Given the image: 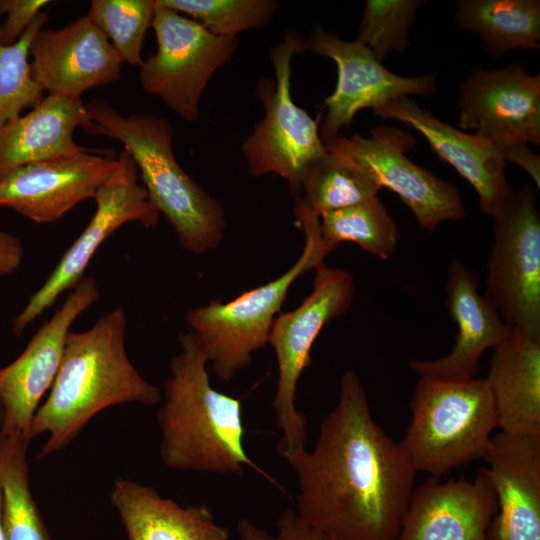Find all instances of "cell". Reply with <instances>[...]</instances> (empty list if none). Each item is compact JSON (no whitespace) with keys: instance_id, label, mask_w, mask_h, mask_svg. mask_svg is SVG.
Here are the masks:
<instances>
[{"instance_id":"1","label":"cell","mask_w":540,"mask_h":540,"mask_svg":"<svg viewBox=\"0 0 540 540\" xmlns=\"http://www.w3.org/2000/svg\"><path fill=\"white\" fill-rule=\"evenodd\" d=\"M297 475L296 512L329 540H396L417 471L373 419L358 375L345 371L316 444L286 460Z\"/></svg>"},{"instance_id":"2","label":"cell","mask_w":540,"mask_h":540,"mask_svg":"<svg viewBox=\"0 0 540 540\" xmlns=\"http://www.w3.org/2000/svg\"><path fill=\"white\" fill-rule=\"evenodd\" d=\"M126 329V312L119 307L87 330L69 331L56 378L30 428V440L47 435L38 458L63 450L104 409L161 402V390L128 357Z\"/></svg>"},{"instance_id":"3","label":"cell","mask_w":540,"mask_h":540,"mask_svg":"<svg viewBox=\"0 0 540 540\" xmlns=\"http://www.w3.org/2000/svg\"><path fill=\"white\" fill-rule=\"evenodd\" d=\"M179 344L158 411L163 464L178 471L219 475H240L249 466L269 478L245 451L240 399L212 386L207 360L190 330L179 334Z\"/></svg>"},{"instance_id":"4","label":"cell","mask_w":540,"mask_h":540,"mask_svg":"<svg viewBox=\"0 0 540 540\" xmlns=\"http://www.w3.org/2000/svg\"><path fill=\"white\" fill-rule=\"evenodd\" d=\"M92 122L88 133L124 145L134 160L151 202L174 230L186 251L200 255L223 239L225 212L178 163L173 152V126L149 113L122 114L103 99L85 103Z\"/></svg>"},{"instance_id":"5","label":"cell","mask_w":540,"mask_h":540,"mask_svg":"<svg viewBox=\"0 0 540 540\" xmlns=\"http://www.w3.org/2000/svg\"><path fill=\"white\" fill-rule=\"evenodd\" d=\"M295 223L305 245L296 262L279 277L223 302L212 300L190 310L186 322L216 376L231 381L268 343L275 318L292 284L310 269L324 263L333 251L320 234L319 216L295 200Z\"/></svg>"},{"instance_id":"6","label":"cell","mask_w":540,"mask_h":540,"mask_svg":"<svg viewBox=\"0 0 540 540\" xmlns=\"http://www.w3.org/2000/svg\"><path fill=\"white\" fill-rule=\"evenodd\" d=\"M402 448L417 472L434 477L482 458L498 429L485 378L440 380L419 377Z\"/></svg>"},{"instance_id":"7","label":"cell","mask_w":540,"mask_h":540,"mask_svg":"<svg viewBox=\"0 0 540 540\" xmlns=\"http://www.w3.org/2000/svg\"><path fill=\"white\" fill-rule=\"evenodd\" d=\"M353 297L351 273L322 263L315 269L312 292L297 308L279 314L273 322L267 343L278 366L272 406L282 432L278 452L285 461L306 450L307 419L295 401L298 381L311 365L312 346L323 327L350 308Z\"/></svg>"},{"instance_id":"8","label":"cell","mask_w":540,"mask_h":540,"mask_svg":"<svg viewBox=\"0 0 540 540\" xmlns=\"http://www.w3.org/2000/svg\"><path fill=\"white\" fill-rule=\"evenodd\" d=\"M307 49L308 39L293 29L272 47L275 79L262 78L256 87L265 115L241 147L251 175H279L287 180L293 196L307 166L326 153L318 129L320 117L313 119L291 97L292 59Z\"/></svg>"},{"instance_id":"9","label":"cell","mask_w":540,"mask_h":540,"mask_svg":"<svg viewBox=\"0 0 540 540\" xmlns=\"http://www.w3.org/2000/svg\"><path fill=\"white\" fill-rule=\"evenodd\" d=\"M484 297L511 328L540 338V212L536 188L512 190L492 216Z\"/></svg>"},{"instance_id":"10","label":"cell","mask_w":540,"mask_h":540,"mask_svg":"<svg viewBox=\"0 0 540 540\" xmlns=\"http://www.w3.org/2000/svg\"><path fill=\"white\" fill-rule=\"evenodd\" d=\"M152 21L157 51L139 67L143 90L186 122L199 118L201 96L212 76L233 57L237 37L210 32L155 0Z\"/></svg>"},{"instance_id":"11","label":"cell","mask_w":540,"mask_h":540,"mask_svg":"<svg viewBox=\"0 0 540 540\" xmlns=\"http://www.w3.org/2000/svg\"><path fill=\"white\" fill-rule=\"evenodd\" d=\"M407 130L375 126L370 136L338 134L324 143L327 152L352 164L380 189L394 192L410 209L419 226L432 233L448 221H460L466 209L458 189L411 161L415 146Z\"/></svg>"},{"instance_id":"12","label":"cell","mask_w":540,"mask_h":540,"mask_svg":"<svg viewBox=\"0 0 540 540\" xmlns=\"http://www.w3.org/2000/svg\"><path fill=\"white\" fill-rule=\"evenodd\" d=\"M117 157L116 170L93 198L96 203L93 217L43 285L12 320L14 335L21 336L32 322L55 304L61 294L70 291L85 276L95 252L121 226L137 222L152 228L158 223L160 213L143 184L139 183L138 168L130 153L123 148Z\"/></svg>"},{"instance_id":"13","label":"cell","mask_w":540,"mask_h":540,"mask_svg":"<svg viewBox=\"0 0 540 540\" xmlns=\"http://www.w3.org/2000/svg\"><path fill=\"white\" fill-rule=\"evenodd\" d=\"M99 295L96 280L84 276L68 291L60 309L39 328L20 356L0 368L4 437L23 436L30 440L33 418L56 378L70 328Z\"/></svg>"},{"instance_id":"14","label":"cell","mask_w":540,"mask_h":540,"mask_svg":"<svg viewBox=\"0 0 540 540\" xmlns=\"http://www.w3.org/2000/svg\"><path fill=\"white\" fill-rule=\"evenodd\" d=\"M459 122L500 150L540 144V76L522 64L473 68L459 86Z\"/></svg>"},{"instance_id":"15","label":"cell","mask_w":540,"mask_h":540,"mask_svg":"<svg viewBox=\"0 0 540 540\" xmlns=\"http://www.w3.org/2000/svg\"><path fill=\"white\" fill-rule=\"evenodd\" d=\"M308 41L309 49L332 59L338 71L336 88L324 102L327 113L319 132L323 143L337 136L343 127L350 126L360 110H376L399 97L435 92V75L395 74L364 45L343 40L321 26L313 29Z\"/></svg>"},{"instance_id":"16","label":"cell","mask_w":540,"mask_h":540,"mask_svg":"<svg viewBox=\"0 0 540 540\" xmlns=\"http://www.w3.org/2000/svg\"><path fill=\"white\" fill-rule=\"evenodd\" d=\"M118 166V157L85 148L18 167L0 178V208L40 224L54 223L93 199Z\"/></svg>"},{"instance_id":"17","label":"cell","mask_w":540,"mask_h":540,"mask_svg":"<svg viewBox=\"0 0 540 540\" xmlns=\"http://www.w3.org/2000/svg\"><path fill=\"white\" fill-rule=\"evenodd\" d=\"M29 55L32 77L49 95L81 99L87 90L121 77L118 53L87 16L60 29H40Z\"/></svg>"},{"instance_id":"18","label":"cell","mask_w":540,"mask_h":540,"mask_svg":"<svg viewBox=\"0 0 540 540\" xmlns=\"http://www.w3.org/2000/svg\"><path fill=\"white\" fill-rule=\"evenodd\" d=\"M439 478L414 487L396 540H488L497 503L484 467L472 480Z\"/></svg>"},{"instance_id":"19","label":"cell","mask_w":540,"mask_h":540,"mask_svg":"<svg viewBox=\"0 0 540 540\" xmlns=\"http://www.w3.org/2000/svg\"><path fill=\"white\" fill-rule=\"evenodd\" d=\"M496 495L488 540H540V435L497 431L482 457Z\"/></svg>"},{"instance_id":"20","label":"cell","mask_w":540,"mask_h":540,"mask_svg":"<svg viewBox=\"0 0 540 540\" xmlns=\"http://www.w3.org/2000/svg\"><path fill=\"white\" fill-rule=\"evenodd\" d=\"M374 113L421 133L438 157L474 188L486 215L493 216L513 190L500 149L479 134L463 132L439 120L406 96L389 101Z\"/></svg>"},{"instance_id":"21","label":"cell","mask_w":540,"mask_h":540,"mask_svg":"<svg viewBox=\"0 0 540 540\" xmlns=\"http://www.w3.org/2000/svg\"><path fill=\"white\" fill-rule=\"evenodd\" d=\"M445 303L457 326L453 347L447 355L437 359H413L409 367L419 377L432 379L476 377L483 354L502 342L512 328L480 294L477 276L460 260H453L449 265Z\"/></svg>"},{"instance_id":"22","label":"cell","mask_w":540,"mask_h":540,"mask_svg":"<svg viewBox=\"0 0 540 540\" xmlns=\"http://www.w3.org/2000/svg\"><path fill=\"white\" fill-rule=\"evenodd\" d=\"M485 380L508 434L540 435V338L514 328L492 349Z\"/></svg>"},{"instance_id":"23","label":"cell","mask_w":540,"mask_h":540,"mask_svg":"<svg viewBox=\"0 0 540 540\" xmlns=\"http://www.w3.org/2000/svg\"><path fill=\"white\" fill-rule=\"evenodd\" d=\"M91 126L82 99L48 94L28 113L0 125V178L23 165L84 150L73 133Z\"/></svg>"},{"instance_id":"24","label":"cell","mask_w":540,"mask_h":540,"mask_svg":"<svg viewBox=\"0 0 540 540\" xmlns=\"http://www.w3.org/2000/svg\"><path fill=\"white\" fill-rule=\"evenodd\" d=\"M128 540H228L205 504L181 506L153 487L116 478L111 491Z\"/></svg>"},{"instance_id":"25","label":"cell","mask_w":540,"mask_h":540,"mask_svg":"<svg viewBox=\"0 0 540 540\" xmlns=\"http://www.w3.org/2000/svg\"><path fill=\"white\" fill-rule=\"evenodd\" d=\"M455 22L476 33L493 57L540 47L539 0H461Z\"/></svg>"},{"instance_id":"26","label":"cell","mask_w":540,"mask_h":540,"mask_svg":"<svg viewBox=\"0 0 540 540\" xmlns=\"http://www.w3.org/2000/svg\"><path fill=\"white\" fill-rule=\"evenodd\" d=\"M23 436L4 437L0 454L2 525L5 540H52L30 486Z\"/></svg>"},{"instance_id":"27","label":"cell","mask_w":540,"mask_h":540,"mask_svg":"<svg viewBox=\"0 0 540 540\" xmlns=\"http://www.w3.org/2000/svg\"><path fill=\"white\" fill-rule=\"evenodd\" d=\"M379 191L361 170L326 151L304 170L294 198L320 217L378 196Z\"/></svg>"},{"instance_id":"28","label":"cell","mask_w":540,"mask_h":540,"mask_svg":"<svg viewBox=\"0 0 540 540\" xmlns=\"http://www.w3.org/2000/svg\"><path fill=\"white\" fill-rule=\"evenodd\" d=\"M319 227L332 250L341 242H352L381 260L393 255L400 239L394 219L378 196L322 214Z\"/></svg>"},{"instance_id":"29","label":"cell","mask_w":540,"mask_h":540,"mask_svg":"<svg viewBox=\"0 0 540 540\" xmlns=\"http://www.w3.org/2000/svg\"><path fill=\"white\" fill-rule=\"evenodd\" d=\"M2 16L0 14V125L32 109L44 98L43 90L32 77L28 57L33 37L49 18L46 11L40 12L16 43L4 45Z\"/></svg>"},{"instance_id":"30","label":"cell","mask_w":540,"mask_h":540,"mask_svg":"<svg viewBox=\"0 0 540 540\" xmlns=\"http://www.w3.org/2000/svg\"><path fill=\"white\" fill-rule=\"evenodd\" d=\"M155 9V0H93L86 16L110 41L122 62L140 67Z\"/></svg>"},{"instance_id":"31","label":"cell","mask_w":540,"mask_h":540,"mask_svg":"<svg viewBox=\"0 0 540 540\" xmlns=\"http://www.w3.org/2000/svg\"><path fill=\"white\" fill-rule=\"evenodd\" d=\"M179 14H186L215 35L237 37L239 33L266 27L276 14L274 0H157Z\"/></svg>"},{"instance_id":"32","label":"cell","mask_w":540,"mask_h":540,"mask_svg":"<svg viewBox=\"0 0 540 540\" xmlns=\"http://www.w3.org/2000/svg\"><path fill=\"white\" fill-rule=\"evenodd\" d=\"M422 4V0H367L355 41L380 62L391 52H405L409 30Z\"/></svg>"},{"instance_id":"33","label":"cell","mask_w":540,"mask_h":540,"mask_svg":"<svg viewBox=\"0 0 540 540\" xmlns=\"http://www.w3.org/2000/svg\"><path fill=\"white\" fill-rule=\"evenodd\" d=\"M276 527L275 533H269L250 519L241 518L236 529L239 540H329L304 522L294 509H286Z\"/></svg>"},{"instance_id":"34","label":"cell","mask_w":540,"mask_h":540,"mask_svg":"<svg viewBox=\"0 0 540 540\" xmlns=\"http://www.w3.org/2000/svg\"><path fill=\"white\" fill-rule=\"evenodd\" d=\"M51 3L48 0H0V14L6 15L1 23L2 43H16L44 7Z\"/></svg>"},{"instance_id":"35","label":"cell","mask_w":540,"mask_h":540,"mask_svg":"<svg viewBox=\"0 0 540 540\" xmlns=\"http://www.w3.org/2000/svg\"><path fill=\"white\" fill-rule=\"evenodd\" d=\"M506 162L520 166L534 181L535 188H540V158L533 153L527 144H515L500 150Z\"/></svg>"},{"instance_id":"36","label":"cell","mask_w":540,"mask_h":540,"mask_svg":"<svg viewBox=\"0 0 540 540\" xmlns=\"http://www.w3.org/2000/svg\"><path fill=\"white\" fill-rule=\"evenodd\" d=\"M24 249L21 241L10 233L0 231V276L17 271L22 263Z\"/></svg>"},{"instance_id":"37","label":"cell","mask_w":540,"mask_h":540,"mask_svg":"<svg viewBox=\"0 0 540 540\" xmlns=\"http://www.w3.org/2000/svg\"><path fill=\"white\" fill-rule=\"evenodd\" d=\"M2 427H3V411H2V406L0 403V454H1L3 440H4Z\"/></svg>"},{"instance_id":"38","label":"cell","mask_w":540,"mask_h":540,"mask_svg":"<svg viewBox=\"0 0 540 540\" xmlns=\"http://www.w3.org/2000/svg\"><path fill=\"white\" fill-rule=\"evenodd\" d=\"M0 540H5L3 525H2V494L0 487Z\"/></svg>"}]
</instances>
